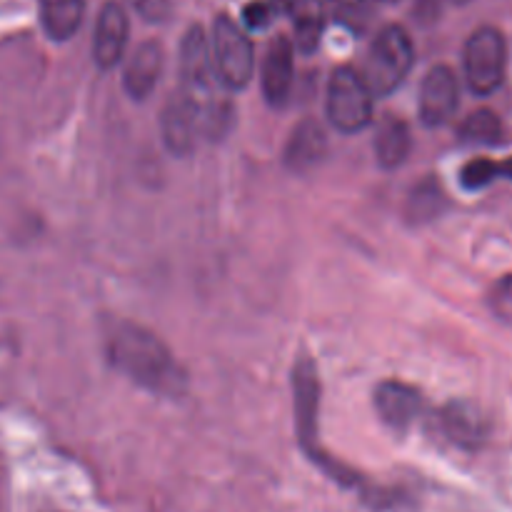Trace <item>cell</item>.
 <instances>
[{"label": "cell", "instance_id": "6da1fadb", "mask_svg": "<svg viewBox=\"0 0 512 512\" xmlns=\"http://www.w3.org/2000/svg\"><path fill=\"white\" fill-rule=\"evenodd\" d=\"M108 358L118 373L140 388L165 398H180L188 390V373L180 368L168 345L150 330L115 320L108 333Z\"/></svg>", "mask_w": 512, "mask_h": 512}, {"label": "cell", "instance_id": "7a4b0ae2", "mask_svg": "<svg viewBox=\"0 0 512 512\" xmlns=\"http://www.w3.org/2000/svg\"><path fill=\"white\" fill-rule=\"evenodd\" d=\"M415 63L413 38L400 25H388L375 35L363 65V80L375 98L390 95L403 85Z\"/></svg>", "mask_w": 512, "mask_h": 512}, {"label": "cell", "instance_id": "3957f363", "mask_svg": "<svg viewBox=\"0 0 512 512\" xmlns=\"http://www.w3.org/2000/svg\"><path fill=\"white\" fill-rule=\"evenodd\" d=\"M213 73L228 90H243L255 70L253 43L238 23L228 15H218L210 35Z\"/></svg>", "mask_w": 512, "mask_h": 512}, {"label": "cell", "instance_id": "277c9868", "mask_svg": "<svg viewBox=\"0 0 512 512\" xmlns=\"http://www.w3.org/2000/svg\"><path fill=\"white\" fill-rule=\"evenodd\" d=\"M373 98L355 68H335L328 83V118L340 133H360L373 123Z\"/></svg>", "mask_w": 512, "mask_h": 512}, {"label": "cell", "instance_id": "5b68a950", "mask_svg": "<svg viewBox=\"0 0 512 512\" xmlns=\"http://www.w3.org/2000/svg\"><path fill=\"white\" fill-rule=\"evenodd\" d=\"M463 68L475 95H490L503 85L508 70V43L498 28H478L465 43Z\"/></svg>", "mask_w": 512, "mask_h": 512}, {"label": "cell", "instance_id": "8992f818", "mask_svg": "<svg viewBox=\"0 0 512 512\" xmlns=\"http://www.w3.org/2000/svg\"><path fill=\"white\" fill-rule=\"evenodd\" d=\"M163 143L175 158H185L193 153L198 135L203 133V105L188 90H178L170 95L160 118Z\"/></svg>", "mask_w": 512, "mask_h": 512}, {"label": "cell", "instance_id": "52a82bcc", "mask_svg": "<svg viewBox=\"0 0 512 512\" xmlns=\"http://www.w3.org/2000/svg\"><path fill=\"white\" fill-rule=\"evenodd\" d=\"M295 393V423H298L300 445L320 460L318 453V408H320V378L318 368L310 358H300L293 368Z\"/></svg>", "mask_w": 512, "mask_h": 512}, {"label": "cell", "instance_id": "ba28073f", "mask_svg": "<svg viewBox=\"0 0 512 512\" xmlns=\"http://www.w3.org/2000/svg\"><path fill=\"white\" fill-rule=\"evenodd\" d=\"M460 105V85L448 65H435L428 70L420 85V120L428 128L445 125Z\"/></svg>", "mask_w": 512, "mask_h": 512}, {"label": "cell", "instance_id": "9c48e42d", "mask_svg": "<svg viewBox=\"0 0 512 512\" xmlns=\"http://www.w3.org/2000/svg\"><path fill=\"white\" fill-rule=\"evenodd\" d=\"M130 38L128 13L120 3H105L95 20L93 33V60L98 68L110 70L123 60Z\"/></svg>", "mask_w": 512, "mask_h": 512}, {"label": "cell", "instance_id": "30bf717a", "mask_svg": "<svg viewBox=\"0 0 512 512\" xmlns=\"http://www.w3.org/2000/svg\"><path fill=\"white\" fill-rule=\"evenodd\" d=\"M295 78V48L285 35L270 43L268 53H265L263 70H260V85H263V95L270 105L280 108L288 103L290 90H293Z\"/></svg>", "mask_w": 512, "mask_h": 512}, {"label": "cell", "instance_id": "8fae6325", "mask_svg": "<svg viewBox=\"0 0 512 512\" xmlns=\"http://www.w3.org/2000/svg\"><path fill=\"white\" fill-rule=\"evenodd\" d=\"M180 78H183V90H188L198 100L215 78L210 43L200 25H190L180 45Z\"/></svg>", "mask_w": 512, "mask_h": 512}, {"label": "cell", "instance_id": "7c38bea8", "mask_svg": "<svg viewBox=\"0 0 512 512\" xmlns=\"http://www.w3.org/2000/svg\"><path fill=\"white\" fill-rule=\"evenodd\" d=\"M375 408H378L380 418L390 425V428L405 430L420 418L423 413V395L408 383L400 380H385L375 390Z\"/></svg>", "mask_w": 512, "mask_h": 512}, {"label": "cell", "instance_id": "4fadbf2b", "mask_svg": "<svg viewBox=\"0 0 512 512\" xmlns=\"http://www.w3.org/2000/svg\"><path fill=\"white\" fill-rule=\"evenodd\" d=\"M165 53L163 45L155 40H145L135 48L133 58L128 60L123 73V88L133 100H145L158 85L160 75H163Z\"/></svg>", "mask_w": 512, "mask_h": 512}, {"label": "cell", "instance_id": "5bb4252c", "mask_svg": "<svg viewBox=\"0 0 512 512\" xmlns=\"http://www.w3.org/2000/svg\"><path fill=\"white\" fill-rule=\"evenodd\" d=\"M325 153H328L325 130L315 120H303L295 125L293 135H290L288 148H285V163L295 173H308L315 165H320Z\"/></svg>", "mask_w": 512, "mask_h": 512}, {"label": "cell", "instance_id": "9a60e30c", "mask_svg": "<svg viewBox=\"0 0 512 512\" xmlns=\"http://www.w3.org/2000/svg\"><path fill=\"white\" fill-rule=\"evenodd\" d=\"M443 433L460 448H478L488 435L485 418L470 403H450L440 415Z\"/></svg>", "mask_w": 512, "mask_h": 512}, {"label": "cell", "instance_id": "2e32d148", "mask_svg": "<svg viewBox=\"0 0 512 512\" xmlns=\"http://www.w3.org/2000/svg\"><path fill=\"white\" fill-rule=\"evenodd\" d=\"M293 13V35L295 45L300 53L310 55L313 50H318L320 38L325 33V25H328V0H298Z\"/></svg>", "mask_w": 512, "mask_h": 512}, {"label": "cell", "instance_id": "e0dca14e", "mask_svg": "<svg viewBox=\"0 0 512 512\" xmlns=\"http://www.w3.org/2000/svg\"><path fill=\"white\" fill-rule=\"evenodd\" d=\"M375 160L380 168L395 170L408 160L410 150H413V135H410V125L400 118H388L378 125L375 133Z\"/></svg>", "mask_w": 512, "mask_h": 512}, {"label": "cell", "instance_id": "ac0fdd59", "mask_svg": "<svg viewBox=\"0 0 512 512\" xmlns=\"http://www.w3.org/2000/svg\"><path fill=\"white\" fill-rule=\"evenodd\" d=\"M85 0H40V23L55 43H65L80 30Z\"/></svg>", "mask_w": 512, "mask_h": 512}, {"label": "cell", "instance_id": "d6986e66", "mask_svg": "<svg viewBox=\"0 0 512 512\" xmlns=\"http://www.w3.org/2000/svg\"><path fill=\"white\" fill-rule=\"evenodd\" d=\"M460 143L478 145V148H498L505 140V125L493 110H475L463 120L458 130Z\"/></svg>", "mask_w": 512, "mask_h": 512}, {"label": "cell", "instance_id": "ffe728a7", "mask_svg": "<svg viewBox=\"0 0 512 512\" xmlns=\"http://www.w3.org/2000/svg\"><path fill=\"white\" fill-rule=\"evenodd\" d=\"M440 203H443V193H440L438 183L428 180V183L418 185L408 200V213L413 220H430L438 215Z\"/></svg>", "mask_w": 512, "mask_h": 512}, {"label": "cell", "instance_id": "44dd1931", "mask_svg": "<svg viewBox=\"0 0 512 512\" xmlns=\"http://www.w3.org/2000/svg\"><path fill=\"white\" fill-rule=\"evenodd\" d=\"M493 180H498V163L488 158H475L460 170V185L465 190H483Z\"/></svg>", "mask_w": 512, "mask_h": 512}, {"label": "cell", "instance_id": "7402d4cb", "mask_svg": "<svg viewBox=\"0 0 512 512\" xmlns=\"http://www.w3.org/2000/svg\"><path fill=\"white\" fill-rule=\"evenodd\" d=\"M328 8H333L343 23L360 28L368 15V0H328Z\"/></svg>", "mask_w": 512, "mask_h": 512}, {"label": "cell", "instance_id": "603a6c76", "mask_svg": "<svg viewBox=\"0 0 512 512\" xmlns=\"http://www.w3.org/2000/svg\"><path fill=\"white\" fill-rule=\"evenodd\" d=\"M135 5L140 15L150 23H160V20L168 18L170 13V0H130Z\"/></svg>", "mask_w": 512, "mask_h": 512}, {"label": "cell", "instance_id": "cb8c5ba5", "mask_svg": "<svg viewBox=\"0 0 512 512\" xmlns=\"http://www.w3.org/2000/svg\"><path fill=\"white\" fill-rule=\"evenodd\" d=\"M270 18H273V8L268 3H250L248 8L243 10V20L248 28L263 30L270 25Z\"/></svg>", "mask_w": 512, "mask_h": 512}, {"label": "cell", "instance_id": "d4e9b609", "mask_svg": "<svg viewBox=\"0 0 512 512\" xmlns=\"http://www.w3.org/2000/svg\"><path fill=\"white\" fill-rule=\"evenodd\" d=\"M413 15L420 25H430L440 15V0H413Z\"/></svg>", "mask_w": 512, "mask_h": 512}, {"label": "cell", "instance_id": "484cf974", "mask_svg": "<svg viewBox=\"0 0 512 512\" xmlns=\"http://www.w3.org/2000/svg\"><path fill=\"white\" fill-rule=\"evenodd\" d=\"M295 3H298V0H270L268 5L273 10H278V13H285V10H293Z\"/></svg>", "mask_w": 512, "mask_h": 512}, {"label": "cell", "instance_id": "4316f807", "mask_svg": "<svg viewBox=\"0 0 512 512\" xmlns=\"http://www.w3.org/2000/svg\"><path fill=\"white\" fill-rule=\"evenodd\" d=\"M498 178L512 180V158L505 160V163H498Z\"/></svg>", "mask_w": 512, "mask_h": 512}, {"label": "cell", "instance_id": "83f0119b", "mask_svg": "<svg viewBox=\"0 0 512 512\" xmlns=\"http://www.w3.org/2000/svg\"><path fill=\"white\" fill-rule=\"evenodd\" d=\"M455 3H458V5H463V3H470V0H455Z\"/></svg>", "mask_w": 512, "mask_h": 512}, {"label": "cell", "instance_id": "f1b7e54d", "mask_svg": "<svg viewBox=\"0 0 512 512\" xmlns=\"http://www.w3.org/2000/svg\"><path fill=\"white\" fill-rule=\"evenodd\" d=\"M378 3H395V0H378Z\"/></svg>", "mask_w": 512, "mask_h": 512}]
</instances>
